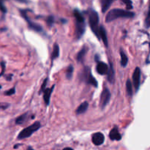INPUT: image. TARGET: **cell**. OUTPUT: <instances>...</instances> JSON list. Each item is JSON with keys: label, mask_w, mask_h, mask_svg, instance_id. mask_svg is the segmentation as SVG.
<instances>
[{"label": "cell", "mask_w": 150, "mask_h": 150, "mask_svg": "<svg viewBox=\"0 0 150 150\" xmlns=\"http://www.w3.org/2000/svg\"><path fill=\"white\" fill-rule=\"evenodd\" d=\"M133 16H134V13L133 12L122 10V9H112L107 13L105 16V21L106 23H109L120 18H130Z\"/></svg>", "instance_id": "obj_1"}, {"label": "cell", "mask_w": 150, "mask_h": 150, "mask_svg": "<svg viewBox=\"0 0 150 150\" xmlns=\"http://www.w3.org/2000/svg\"><path fill=\"white\" fill-rule=\"evenodd\" d=\"M73 14L76 18V36L77 39H80L86 29V23L83 15L79 10H75Z\"/></svg>", "instance_id": "obj_2"}, {"label": "cell", "mask_w": 150, "mask_h": 150, "mask_svg": "<svg viewBox=\"0 0 150 150\" xmlns=\"http://www.w3.org/2000/svg\"><path fill=\"white\" fill-rule=\"evenodd\" d=\"M89 23L92 32L99 38V16L98 13L93 10H90L89 13Z\"/></svg>", "instance_id": "obj_3"}, {"label": "cell", "mask_w": 150, "mask_h": 150, "mask_svg": "<svg viewBox=\"0 0 150 150\" xmlns=\"http://www.w3.org/2000/svg\"><path fill=\"white\" fill-rule=\"evenodd\" d=\"M41 127V124L40 122H35V123H33L32 125H31L29 127H26L25 129H23L22 131L20 132V133L18 134V139H26V138L30 137L32 136V134L35 132H36L37 130H39Z\"/></svg>", "instance_id": "obj_4"}, {"label": "cell", "mask_w": 150, "mask_h": 150, "mask_svg": "<svg viewBox=\"0 0 150 150\" xmlns=\"http://www.w3.org/2000/svg\"><path fill=\"white\" fill-rule=\"evenodd\" d=\"M81 80L84 81L86 83L94 86L95 87H98V81L96 79L92 76L89 67H85L81 73Z\"/></svg>", "instance_id": "obj_5"}, {"label": "cell", "mask_w": 150, "mask_h": 150, "mask_svg": "<svg viewBox=\"0 0 150 150\" xmlns=\"http://www.w3.org/2000/svg\"><path fill=\"white\" fill-rule=\"evenodd\" d=\"M20 12H21V14L22 17H23V18L26 21L28 25H29V27L31 29H32V30L35 31V32H42V28L40 25L38 24V23H33V22L30 20V18H29V16H28L27 14H26V10H21Z\"/></svg>", "instance_id": "obj_6"}, {"label": "cell", "mask_w": 150, "mask_h": 150, "mask_svg": "<svg viewBox=\"0 0 150 150\" xmlns=\"http://www.w3.org/2000/svg\"><path fill=\"white\" fill-rule=\"evenodd\" d=\"M110 99H111V92H110L109 89L105 88L103 91L102 92L100 96V104L102 108H104L106 106L107 104L109 102Z\"/></svg>", "instance_id": "obj_7"}, {"label": "cell", "mask_w": 150, "mask_h": 150, "mask_svg": "<svg viewBox=\"0 0 150 150\" xmlns=\"http://www.w3.org/2000/svg\"><path fill=\"white\" fill-rule=\"evenodd\" d=\"M133 81L135 89L136 91H138L141 84V70L139 67H136V70H134L133 75Z\"/></svg>", "instance_id": "obj_8"}, {"label": "cell", "mask_w": 150, "mask_h": 150, "mask_svg": "<svg viewBox=\"0 0 150 150\" xmlns=\"http://www.w3.org/2000/svg\"><path fill=\"white\" fill-rule=\"evenodd\" d=\"M92 141L94 144L96 145V146H100L104 143L105 136L102 133H95L92 136Z\"/></svg>", "instance_id": "obj_9"}, {"label": "cell", "mask_w": 150, "mask_h": 150, "mask_svg": "<svg viewBox=\"0 0 150 150\" xmlns=\"http://www.w3.org/2000/svg\"><path fill=\"white\" fill-rule=\"evenodd\" d=\"M108 66L105 63L103 62H98V64H97L96 70L99 74L100 75H105L108 73Z\"/></svg>", "instance_id": "obj_10"}, {"label": "cell", "mask_w": 150, "mask_h": 150, "mask_svg": "<svg viewBox=\"0 0 150 150\" xmlns=\"http://www.w3.org/2000/svg\"><path fill=\"white\" fill-rule=\"evenodd\" d=\"M99 39H102L105 46L108 47V38H107L106 31L103 26H100L99 29Z\"/></svg>", "instance_id": "obj_11"}, {"label": "cell", "mask_w": 150, "mask_h": 150, "mask_svg": "<svg viewBox=\"0 0 150 150\" xmlns=\"http://www.w3.org/2000/svg\"><path fill=\"white\" fill-rule=\"evenodd\" d=\"M109 137L111 140L113 141H120L121 140L122 136L119 132V130L117 127H114V129L111 130L109 133Z\"/></svg>", "instance_id": "obj_12"}, {"label": "cell", "mask_w": 150, "mask_h": 150, "mask_svg": "<svg viewBox=\"0 0 150 150\" xmlns=\"http://www.w3.org/2000/svg\"><path fill=\"white\" fill-rule=\"evenodd\" d=\"M54 86H53L51 88H47L43 92V99L44 101H45V105H48L49 104L50 102V98H51V95L52 92L54 91Z\"/></svg>", "instance_id": "obj_13"}, {"label": "cell", "mask_w": 150, "mask_h": 150, "mask_svg": "<svg viewBox=\"0 0 150 150\" xmlns=\"http://www.w3.org/2000/svg\"><path fill=\"white\" fill-rule=\"evenodd\" d=\"M115 0H100V4H101V9H102L103 13H105L107 10L109 9L111 4Z\"/></svg>", "instance_id": "obj_14"}, {"label": "cell", "mask_w": 150, "mask_h": 150, "mask_svg": "<svg viewBox=\"0 0 150 150\" xmlns=\"http://www.w3.org/2000/svg\"><path fill=\"white\" fill-rule=\"evenodd\" d=\"M89 107V103L87 102H83L76 109V114H81L86 112L87 111V108Z\"/></svg>", "instance_id": "obj_15"}, {"label": "cell", "mask_w": 150, "mask_h": 150, "mask_svg": "<svg viewBox=\"0 0 150 150\" xmlns=\"http://www.w3.org/2000/svg\"><path fill=\"white\" fill-rule=\"evenodd\" d=\"M59 56V45H57V44H54L52 55H51V60L54 61L55 59L58 58Z\"/></svg>", "instance_id": "obj_16"}, {"label": "cell", "mask_w": 150, "mask_h": 150, "mask_svg": "<svg viewBox=\"0 0 150 150\" xmlns=\"http://www.w3.org/2000/svg\"><path fill=\"white\" fill-rule=\"evenodd\" d=\"M28 117V113L26 114H23L22 115H21L20 117H18L16 120V123L17 125H22L23 123H24L26 122V120H27Z\"/></svg>", "instance_id": "obj_17"}, {"label": "cell", "mask_w": 150, "mask_h": 150, "mask_svg": "<svg viewBox=\"0 0 150 150\" xmlns=\"http://www.w3.org/2000/svg\"><path fill=\"white\" fill-rule=\"evenodd\" d=\"M120 56H121V64L122 67H126L128 62V58H127V55L125 54L123 51H121L120 52Z\"/></svg>", "instance_id": "obj_18"}, {"label": "cell", "mask_w": 150, "mask_h": 150, "mask_svg": "<svg viewBox=\"0 0 150 150\" xmlns=\"http://www.w3.org/2000/svg\"><path fill=\"white\" fill-rule=\"evenodd\" d=\"M86 53V47H83L77 54V57H76V59H77L78 62H81L83 60V57H84L85 54Z\"/></svg>", "instance_id": "obj_19"}, {"label": "cell", "mask_w": 150, "mask_h": 150, "mask_svg": "<svg viewBox=\"0 0 150 150\" xmlns=\"http://www.w3.org/2000/svg\"><path fill=\"white\" fill-rule=\"evenodd\" d=\"M107 75H108V80L111 83H113L114 79V69H113L112 64H111V66H110V68L108 69V72L107 73Z\"/></svg>", "instance_id": "obj_20"}, {"label": "cell", "mask_w": 150, "mask_h": 150, "mask_svg": "<svg viewBox=\"0 0 150 150\" xmlns=\"http://www.w3.org/2000/svg\"><path fill=\"white\" fill-rule=\"evenodd\" d=\"M126 90H127V93L129 96H131L133 95V86H132L131 81L129 79L126 82Z\"/></svg>", "instance_id": "obj_21"}, {"label": "cell", "mask_w": 150, "mask_h": 150, "mask_svg": "<svg viewBox=\"0 0 150 150\" xmlns=\"http://www.w3.org/2000/svg\"><path fill=\"white\" fill-rule=\"evenodd\" d=\"M73 73V67L72 65L69 66L68 68H67V71H66V77L67 79H70L72 78Z\"/></svg>", "instance_id": "obj_22"}, {"label": "cell", "mask_w": 150, "mask_h": 150, "mask_svg": "<svg viewBox=\"0 0 150 150\" xmlns=\"http://www.w3.org/2000/svg\"><path fill=\"white\" fill-rule=\"evenodd\" d=\"M122 1L125 3V4L128 10L133 8V4H132L131 0H122Z\"/></svg>", "instance_id": "obj_23"}, {"label": "cell", "mask_w": 150, "mask_h": 150, "mask_svg": "<svg viewBox=\"0 0 150 150\" xmlns=\"http://www.w3.org/2000/svg\"><path fill=\"white\" fill-rule=\"evenodd\" d=\"M47 83H48V79H45V81H44L43 83H42V86H41V88H40V94L42 93V92H44V91L47 89L46 88Z\"/></svg>", "instance_id": "obj_24"}, {"label": "cell", "mask_w": 150, "mask_h": 150, "mask_svg": "<svg viewBox=\"0 0 150 150\" xmlns=\"http://www.w3.org/2000/svg\"><path fill=\"white\" fill-rule=\"evenodd\" d=\"M146 25L147 27H149L150 26V4H149V12H148L147 16H146Z\"/></svg>", "instance_id": "obj_25"}, {"label": "cell", "mask_w": 150, "mask_h": 150, "mask_svg": "<svg viewBox=\"0 0 150 150\" xmlns=\"http://www.w3.org/2000/svg\"><path fill=\"white\" fill-rule=\"evenodd\" d=\"M47 23H48V24L49 26H52L54 23V16H49V17H48V18H47Z\"/></svg>", "instance_id": "obj_26"}, {"label": "cell", "mask_w": 150, "mask_h": 150, "mask_svg": "<svg viewBox=\"0 0 150 150\" xmlns=\"http://www.w3.org/2000/svg\"><path fill=\"white\" fill-rule=\"evenodd\" d=\"M15 92H16V89H15V88H12V89H9L8 91L5 92V95H8V96H10V95H14Z\"/></svg>", "instance_id": "obj_27"}, {"label": "cell", "mask_w": 150, "mask_h": 150, "mask_svg": "<svg viewBox=\"0 0 150 150\" xmlns=\"http://www.w3.org/2000/svg\"><path fill=\"white\" fill-rule=\"evenodd\" d=\"M0 10L4 13H7V8H6V7L4 5V4H3L1 1H0Z\"/></svg>", "instance_id": "obj_28"}, {"label": "cell", "mask_w": 150, "mask_h": 150, "mask_svg": "<svg viewBox=\"0 0 150 150\" xmlns=\"http://www.w3.org/2000/svg\"><path fill=\"white\" fill-rule=\"evenodd\" d=\"M1 73H0V77H1L4 73V70H5V63H4V62H2L1 63Z\"/></svg>", "instance_id": "obj_29"}, {"label": "cell", "mask_w": 150, "mask_h": 150, "mask_svg": "<svg viewBox=\"0 0 150 150\" xmlns=\"http://www.w3.org/2000/svg\"><path fill=\"white\" fill-rule=\"evenodd\" d=\"M16 1H19V2H21V3H27L28 2V0H16Z\"/></svg>", "instance_id": "obj_30"}, {"label": "cell", "mask_w": 150, "mask_h": 150, "mask_svg": "<svg viewBox=\"0 0 150 150\" xmlns=\"http://www.w3.org/2000/svg\"><path fill=\"white\" fill-rule=\"evenodd\" d=\"M63 150H73V149H71V148H69V147H67V148H64Z\"/></svg>", "instance_id": "obj_31"}, {"label": "cell", "mask_w": 150, "mask_h": 150, "mask_svg": "<svg viewBox=\"0 0 150 150\" xmlns=\"http://www.w3.org/2000/svg\"><path fill=\"white\" fill-rule=\"evenodd\" d=\"M27 150H33V149H32V148H31V147H29V148H28V149H27Z\"/></svg>", "instance_id": "obj_32"}, {"label": "cell", "mask_w": 150, "mask_h": 150, "mask_svg": "<svg viewBox=\"0 0 150 150\" xmlns=\"http://www.w3.org/2000/svg\"><path fill=\"white\" fill-rule=\"evenodd\" d=\"M1 85H0V89H1Z\"/></svg>", "instance_id": "obj_33"}, {"label": "cell", "mask_w": 150, "mask_h": 150, "mask_svg": "<svg viewBox=\"0 0 150 150\" xmlns=\"http://www.w3.org/2000/svg\"><path fill=\"white\" fill-rule=\"evenodd\" d=\"M0 107H1V106H0Z\"/></svg>", "instance_id": "obj_34"}]
</instances>
